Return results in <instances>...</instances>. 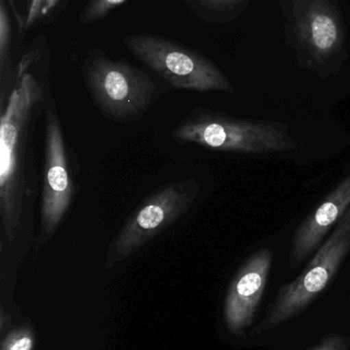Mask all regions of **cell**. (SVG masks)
<instances>
[{
    "label": "cell",
    "instance_id": "obj_1",
    "mask_svg": "<svg viewBox=\"0 0 350 350\" xmlns=\"http://www.w3.org/2000/svg\"><path fill=\"white\" fill-rule=\"evenodd\" d=\"M38 51L23 55L10 83L0 90V220L2 246H34V208L39 189L35 129L49 88L31 67Z\"/></svg>",
    "mask_w": 350,
    "mask_h": 350
},
{
    "label": "cell",
    "instance_id": "obj_2",
    "mask_svg": "<svg viewBox=\"0 0 350 350\" xmlns=\"http://www.w3.org/2000/svg\"><path fill=\"white\" fill-rule=\"evenodd\" d=\"M284 32L301 69L322 80L338 75L349 59L347 28L337 0H279Z\"/></svg>",
    "mask_w": 350,
    "mask_h": 350
},
{
    "label": "cell",
    "instance_id": "obj_3",
    "mask_svg": "<svg viewBox=\"0 0 350 350\" xmlns=\"http://www.w3.org/2000/svg\"><path fill=\"white\" fill-rule=\"evenodd\" d=\"M177 143L244 155L286 153L299 147L287 123L238 118L197 107L171 133Z\"/></svg>",
    "mask_w": 350,
    "mask_h": 350
},
{
    "label": "cell",
    "instance_id": "obj_4",
    "mask_svg": "<svg viewBox=\"0 0 350 350\" xmlns=\"http://www.w3.org/2000/svg\"><path fill=\"white\" fill-rule=\"evenodd\" d=\"M82 75L95 106L113 122L139 120L160 96L147 74L127 62L109 59L98 49L84 59Z\"/></svg>",
    "mask_w": 350,
    "mask_h": 350
},
{
    "label": "cell",
    "instance_id": "obj_5",
    "mask_svg": "<svg viewBox=\"0 0 350 350\" xmlns=\"http://www.w3.org/2000/svg\"><path fill=\"white\" fill-rule=\"evenodd\" d=\"M125 46L148 68L177 90L234 94L227 76L199 51L158 35L131 34Z\"/></svg>",
    "mask_w": 350,
    "mask_h": 350
},
{
    "label": "cell",
    "instance_id": "obj_6",
    "mask_svg": "<svg viewBox=\"0 0 350 350\" xmlns=\"http://www.w3.org/2000/svg\"><path fill=\"white\" fill-rule=\"evenodd\" d=\"M199 189L197 179L186 178L162 185L145 198L109 244L105 267L127 260L173 226L189 211Z\"/></svg>",
    "mask_w": 350,
    "mask_h": 350
},
{
    "label": "cell",
    "instance_id": "obj_7",
    "mask_svg": "<svg viewBox=\"0 0 350 350\" xmlns=\"http://www.w3.org/2000/svg\"><path fill=\"white\" fill-rule=\"evenodd\" d=\"M350 252V208L294 281L279 288L257 332L277 328L303 312L332 283Z\"/></svg>",
    "mask_w": 350,
    "mask_h": 350
},
{
    "label": "cell",
    "instance_id": "obj_8",
    "mask_svg": "<svg viewBox=\"0 0 350 350\" xmlns=\"http://www.w3.org/2000/svg\"><path fill=\"white\" fill-rule=\"evenodd\" d=\"M49 90L45 123V162L41 175L40 224L33 249L38 251L53 238L75 197V179L55 98Z\"/></svg>",
    "mask_w": 350,
    "mask_h": 350
},
{
    "label": "cell",
    "instance_id": "obj_9",
    "mask_svg": "<svg viewBox=\"0 0 350 350\" xmlns=\"http://www.w3.org/2000/svg\"><path fill=\"white\" fill-rule=\"evenodd\" d=\"M271 249H259L232 278L224 302V322L230 333L242 336L252 326L262 301L273 265Z\"/></svg>",
    "mask_w": 350,
    "mask_h": 350
},
{
    "label": "cell",
    "instance_id": "obj_10",
    "mask_svg": "<svg viewBox=\"0 0 350 350\" xmlns=\"http://www.w3.org/2000/svg\"><path fill=\"white\" fill-rule=\"evenodd\" d=\"M349 208L350 174L296 228L290 246V269H298L320 248Z\"/></svg>",
    "mask_w": 350,
    "mask_h": 350
},
{
    "label": "cell",
    "instance_id": "obj_11",
    "mask_svg": "<svg viewBox=\"0 0 350 350\" xmlns=\"http://www.w3.org/2000/svg\"><path fill=\"white\" fill-rule=\"evenodd\" d=\"M199 20L209 24H228L236 20L251 0H182Z\"/></svg>",
    "mask_w": 350,
    "mask_h": 350
},
{
    "label": "cell",
    "instance_id": "obj_12",
    "mask_svg": "<svg viewBox=\"0 0 350 350\" xmlns=\"http://www.w3.org/2000/svg\"><path fill=\"white\" fill-rule=\"evenodd\" d=\"M12 25L5 0H0V88L8 85L14 70L12 67Z\"/></svg>",
    "mask_w": 350,
    "mask_h": 350
},
{
    "label": "cell",
    "instance_id": "obj_13",
    "mask_svg": "<svg viewBox=\"0 0 350 350\" xmlns=\"http://www.w3.org/2000/svg\"><path fill=\"white\" fill-rule=\"evenodd\" d=\"M34 345V328L30 324H22L2 335L0 350H33Z\"/></svg>",
    "mask_w": 350,
    "mask_h": 350
},
{
    "label": "cell",
    "instance_id": "obj_14",
    "mask_svg": "<svg viewBox=\"0 0 350 350\" xmlns=\"http://www.w3.org/2000/svg\"><path fill=\"white\" fill-rule=\"evenodd\" d=\"M67 0H31L28 14L25 18L24 31L34 28L39 23L58 12Z\"/></svg>",
    "mask_w": 350,
    "mask_h": 350
},
{
    "label": "cell",
    "instance_id": "obj_15",
    "mask_svg": "<svg viewBox=\"0 0 350 350\" xmlns=\"http://www.w3.org/2000/svg\"><path fill=\"white\" fill-rule=\"evenodd\" d=\"M127 1V0H88L86 8L80 12L79 22L84 25L94 24L106 18L112 10Z\"/></svg>",
    "mask_w": 350,
    "mask_h": 350
},
{
    "label": "cell",
    "instance_id": "obj_16",
    "mask_svg": "<svg viewBox=\"0 0 350 350\" xmlns=\"http://www.w3.org/2000/svg\"><path fill=\"white\" fill-rule=\"evenodd\" d=\"M350 340L349 337L342 335H330L321 341L312 350H349Z\"/></svg>",
    "mask_w": 350,
    "mask_h": 350
}]
</instances>
